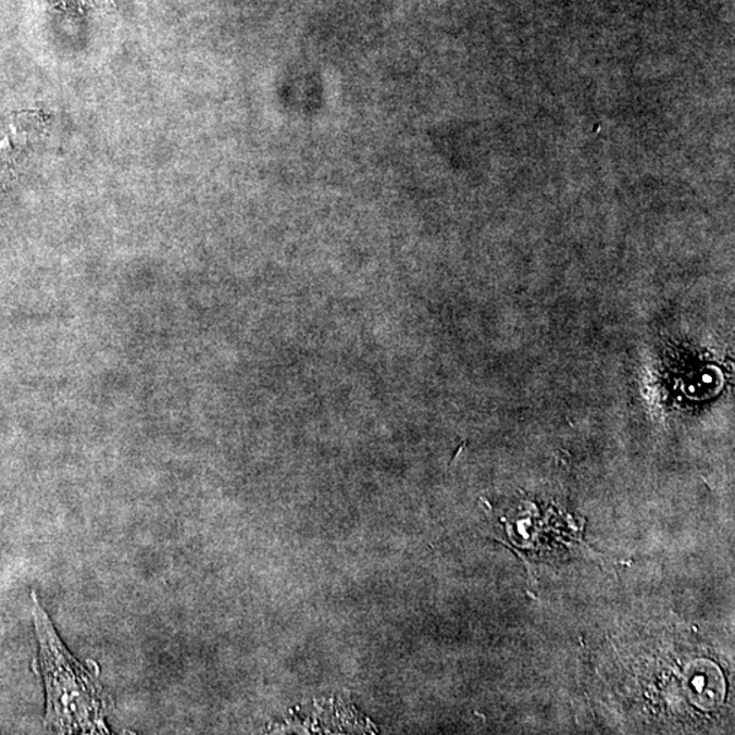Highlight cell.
I'll return each mask as SVG.
<instances>
[{"mask_svg": "<svg viewBox=\"0 0 735 735\" xmlns=\"http://www.w3.org/2000/svg\"><path fill=\"white\" fill-rule=\"evenodd\" d=\"M34 618L47 685V723L62 733H108L101 686L63 647L36 597Z\"/></svg>", "mask_w": 735, "mask_h": 735, "instance_id": "6da1fadb", "label": "cell"}]
</instances>
